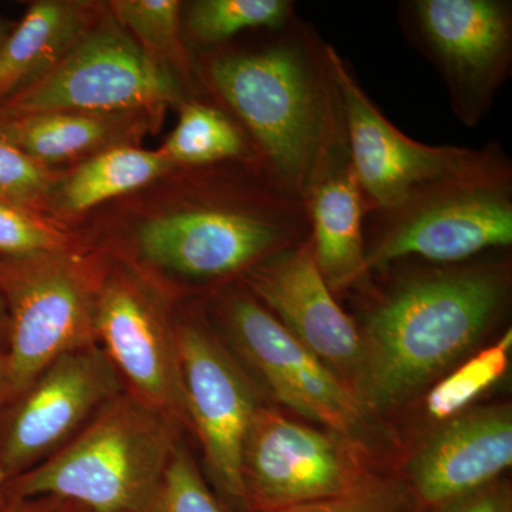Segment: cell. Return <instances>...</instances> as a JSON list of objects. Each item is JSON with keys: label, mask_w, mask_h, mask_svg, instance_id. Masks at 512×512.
Returning <instances> with one entry per match:
<instances>
[{"label": "cell", "mask_w": 512, "mask_h": 512, "mask_svg": "<svg viewBox=\"0 0 512 512\" xmlns=\"http://www.w3.org/2000/svg\"><path fill=\"white\" fill-rule=\"evenodd\" d=\"M215 94L247 128L275 187L306 205L319 184L349 165L345 107L329 46L286 28L272 45L214 57Z\"/></svg>", "instance_id": "6da1fadb"}, {"label": "cell", "mask_w": 512, "mask_h": 512, "mask_svg": "<svg viewBox=\"0 0 512 512\" xmlns=\"http://www.w3.org/2000/svg\"><path fill=\"white\" fill-rule=\"evenodd\" d=\"M507 269L473 266L407 276L367 311L357 399L370 416L427 392L480 345L507 306Z\"/></svg>", "instance_id": "7a4b0ae2"}, {"label": "cell", "mask_w": 512, "mask_h": 512, "mask_svg": "<svg viewBox=\"0 0 512 512\" xmlns=\"http://www.w3.org/2000/svg\"><path fill=\"white\" fill-rule=\"evenodd\" d=\"M185 430L123 392L55 456L6 483V500L53 497L90 512H144Z\"/></svg>", "instance_id": "3957f363"}, {"label": "cell", "mask_w": 512, "mask_h": 512, "mask_svg": "<svg viewBox=\"0 0 512 512\" xmlns=\"http://www.w3.org/2000/svg\"><path fill=\"white\" fill-rule=\"evenodd\" d=\"M311 235L306 205L271 187L254 201H202L150 218L136 231L138 258L192 282L241 278Z\"/></svg>", "instance_id": "277c9868"}, {"label": "cell", "mask_w": 512, "mask_h": 512, "mask_svg": "<svg viewBox=\"0 0 512 512\" xmlns=\"http://www.w3.org/2000/svg\"><path fill=\"white\" fill-rule=\"evenodd\" d=\"M103 266L70 251L0 258L8 313L0 406L18 397L50 363L97 345L96 302Z\"/></svg>", "instance_id": "5b68a950"}, {"label": "cell", "mask_w": 512, "mask_h": 512, "mask_svg": "<svg viewBox=\"0 0 512 512\" xmlns=\"http://www.w3.org/2000/svg\"><path fill=\"white\" fill-rule=\"evenodd\" d=\"M383 222L366 247L367 272L404 258L458 264L487 249L512 244L511 167L507 160L481 173L414 192Z\"/></svg>", "instance_id": "8992f818"}, {"label": "cell", "mask_w": 512, "mask_h": 512, "mask_svg": "<svg viewBox=\"0 0 512 512\" xmlns=\"http://www.w3.org/2000/svg\"><path fill=\"white\" fill-rule=\"evenodd\" d=\"M222 342L262 394L323 429L365 441L370 414L348 384L244 288L214 303Z\"/></svg>", "instance_id": "52a82bcc"}, {"label": "cell", "mask_w": 512, "mask_h": 512, "mask_svg": "<svg viewBox=\"0 0 512 512\" xmlns=\"http://www.w3.org/2000/svg\"><path fill=\"white\" fill-rule=\"evenodd\" d=\"M377 474L365 441L291 419L265 403L242 447L245 512H279L336 497Z\"/></svg>", "instance_id": "ba28073f"}, {"label": "cell", "mask_w": 512, "mask_h": 512, "mask_svg": "<svg viewBox=\"0 0 512 512\" xmlns=\"http://www.w3.org/2000/svg\"><path fill=\"white\" fill-rule=\"evenodd\" d=\"M180 97L174 70L138 45L116 19L103 20L45 76L8 97L0 117L47 111L144 114Z\"/></svg>", "instance_id": "9c48e42d"}, {"label": "cell", "mask_w": 512, "mask_h": 512, "mask_svg": "<svg viewBox=\"0 0 512 512\" xmlns=\"http://www.w3.org/2000/svg\"><path fill=\"white\" fill-rule=\"evenodd\" d=\"M96 340L127 393L188 431L177 316L150 275L126 264L103 266Z\"/></svg>", "instance_id": "30bf717a"}, {"label": "cell", "mask_w": 512, "mask_h": 512, "mask_svg": "<svg viewBox=\"0 0 512 512\" xmlns=\"http://www.w3.org/2000/svg\"><path fill=\"white\" fill-rule=\"evenodd\" d=\"M177 340L188 431L214 490L234 512H245L242 447L264 394L204 316H177Z\"/></svg>", "instance_id": "8fae6325"}, {"label": "cell", "mask_w": 512, "mask_h": 512, "mask_svg": "<svg viewBox=\"0 0 512 512\" xmlns=\"http://www.w3.org/2000/svg\"><path fill=\"white\" fill-rule=\"evenodd\" d=\"M329 59L345 107L349 165L367 211L394 210L429 185L481 173L505 161L495 150L427 146L407 137L377 109L332 46Z\"/></svg>", "instance_id": "7c38bea8"}, {"label": "cell", "mask_w": 512, "mask_h": 512, "mask_svg": "<svg viewBox=\"0 0 512 512\" xmlns=\"http://www.w3.org/2000/svg\"><path fill=\"white\" fill-rule=\"evenodd\" d=\"M123 392L99 345L60 356L0 406V470L9 481L55 456Z\"/></svg>", "instance_id": "4fadbf2b"}, {"label": "cell", "mask_w": 512, "mask_h": 512, "mask_svg": "<svg viewBox=\"0 0 512 512\" xmlns=\"http://www.w3.org/2000/svg\"><path fill=\"white\" fill-rule=\"evenodd\" d=\"M416 35L446 80L458 119L474 126L507 79L512 56L510 5L498 0H417Z\"/></svg>", "instance_id": "5bb4252c"}, {"label": "cell", "mask_w": 512, "mask_h": 512, "mask_svg": "<svg viewBox=\"0 0 512 512\" xmlns=\"http://www.w3.org/2000/svg\"><path fill=\"white\" fill-rule=\"evenodd\" d=\"M241 281L353 392L363 352L359 325L343 311L320 274L309 239L252 266Z\"/></svg>", "instance_id": "9a60e30c"}, {"label": "cell", "mask_w": 512, "mask_h": 512, "mask_svg": "<svg viewBox=\"0 0 512 512\" xmlns=\"http://www.w3.org/2000/svg\"><path fill=\"white\" fill-rule=\"evenodd\" d=\"M511 466V406L490 404L436 424L399 476L419 507L436 510L500 480Z\"/></svg>", "instance_id": "2e32d148"}, {"label": "cell", "mask_w": 512, "mask_h": 512, "mask_svg": "<svg viewBox=\"0 0 512 512\" xmlns=\"http://www.w3.org/2000/svg\"><path fill=\"white\" fill-rule=\"evenodd\" d=\"M306 210L313 258L330 291L359 284L369 275L363 234L367 208L350 165L316 187Z\"/></svg>", "instance_id": "e0dca14e"}, {"label": "cell", "mask_w": 512, "mask_h": 512, "mask_svg": "<svg viewBox=\"0 0 512 512\" xmlns=\"http://www.w3.org/2000/svg\"><path fill=\"white\" fill-rule=\"evenodd\" d=\"M92 6L39 0L0 46V100L45 76L93 26Z\"/></svg>", "instance_id": "ac0fdd59"}, {"label": "cell", "mask_w": 512, "mask_h": 512, "mask_svg": "<svg viewBox=\"0 0 512 512\" xmlns=\"http://www.w3.org/2000/svg\"><path fill=\"white\" fill-rule=\"evenodd\" d=\"M144 114L47 111L0 117V138L46 167L124 146L126 137L140 130Z\"/></svg>", "instance_id": "d6986e66"}, {"label": "cell", "mask_w": 512, "mask_h": 512, "mask_svg": "<svg viewBox=\"0 0 512 512\" xmlns=\"http://www.w3.org/2000/svg\"><path fill=\"white\" fill-rule=\"evenodd\" d=\"M160 150L116 146L84 160L63 181L59 190L60 207L70 214L92 210L144 187L173 168Z\"/></svg>", "instance_id": "ffe728a7"}, {"label": "cell", "mask_w": 512, "mask_h": 512, "mask_svg": "<svg viewBox=\"0 0 512 512\" xmlns=\"http://www.w3.org/2000/svg\"><path fill=\"white\" fill-rule=\"evenodd\" d=\"M248 148L241 128L224 111L192 101L184 104L177 126L160 153L174 167H204L247 158Z\"/></svg>", "instance_id": "44dd1931"}, {"label": "cell", "mask_w": 512, "mask_h": 512, "mask_svg": "<svg viewBox=\"0 0 512 512\" xmlns=\"http://www.w3.org/2000/svg\"><path fill=\"white\" fill-rule=\"evenodd\" d=\"M512 345L511 329L490 348L483 349L429 387L424 412L434 424L466 412L478 397L507 373Z\"/></svg>", "instance_id": "7402d4cb"}, {"label": "cell", "mask_w": 512, "mask_h": 512, "mask_svg": "<svg viewBox=\"0 0 512 512\" xmlns=\"http://www.w3.org/2000/svg\"><path fill=\"white\" fill-rule=\"evenodd\" d=\"M293 18L288 0H200L188 10L187 28L198 42L218 45L249 29L281 32Z\"/></svg>", "instance_id": "603a6c76"}, {"label": "cell", "mask_w": 512, "mask_h": 512, "mask_svg": "<svg viewBox=\"0 0 512 512\" xmlns=\"http://www.w3.org/2000/svg\"><path fill=\"white\" fill-rule=\"evenodd\" d=\"M114 19L170 69L187 72V50L181 39V3L177 0H117L111 2Z\"/></svg>", "instance_id": "cb8c5ba5"}, {"label": "cell", "mask_w": 512, "mask_h": 512, "mask_svg": "<svg viewBox=\"0 0 512 512\" xmlns=\"http://www.w3.org/2000/svg\"><path fill=\"white\" fill-rule=\"evenodd\" d=\"M144 512H234L210 487L184 439L178 443Z\"/></svg>", "instance_id": "d4e9b609"}, {"label": "cell", "mask_w": 512, "mask_h": 512, "mask_svg": "<svg viewBox=\"0 0 512 512\" xmlns=\"http://www.w3.org/2000/svg\"><path fill=\"white\" fill-rule=\"evenodd\" d=\"M419 507L399 474H377L349 493L279 512H412Z\"/></svg>", "instance_id": "484cf974"}, {"label": "cell", "mask_w": 512, "mask_h": 512, "mask_svg": "<svg viewBox=\"0 0 512 512\" xmlns=\"http://www.w3.org/2000/svg\"><path fill=\"white\" fill-rule=\"evenodd\" d=\"M64 251H70L64 232L37 218L35 212L0 200V258H32Z\"/></svg>", "instance_id": "4316f807"}, {"label": "cell", "mask_w": 512, "mask_h": 512, "mask_svg": "<svg viewBox=\"0 0 512 512\" xmlns=\"http://www.w3.org/2000/svg\"><path fill=\"white\" fill-rule=\"evenodd\" d=\"M53 187L45 165L0 138V200L32 211Z\"/></svg>", "instance_id": "83f0119b"}, {"label": "cell", "mask_w": 512, "mask_h": 512, "mask_svg": "<svg viewBox=\"0 0 512 512\" xmlns=\"http://www.w3.org/2000/svg\"><path fill=\"white\" fill-rule=\"evenodd\" d=\"M431 512H512V487L503 477Z\"/></svg>", "instance_id": "f1b7e54d"}, {"label": "cell", "mask_w": 512, "mask_h": 512, "mask_svg": "<svg viewBox=\"0 0 512 512\" xmlns=\"http://www.w3.org/2000/svg\"><path fill=\"white\" fill-rule=\"evenodd\" d=\"M73 504L53 497L25 498V500H6L0 512H70Z\"/></svg>", "instance_id": "f546056e"}, {"label": "cell", "mask_w": 512, "mask_h": 512, "mask_svg": "<svg viewBox=\"0 0 512 512\" xmlns=\"http://www.w3.org/2000/svg\"><path fill=\"white\" fill-rule=\"evenodd\" d=\"M5 369V349H0V400H2L3 386H5ZM6 483H8V478H6L3 471L0 470V511H2V508L5 507L6 504Z\"/></svg>", "instance_id": "4dcf8cb0"}, {"label": "cell", "mask_w": 512, "mask_h": 512, "mask_svg": "<svg viewBox=\"0 0 512 512\" xmlns=\"http://www.w3.org/2000/svg\"><path fill=\"white\" fill-rule=\"evenodd\" d=\"M6 339H8V313H6L5 302L0 296V349L6 348Z\"/></svg>", "instance_id": "1f68e13d"}, {"label": "cell", "mask_w": 512, "mask_h": 512, "mask_svg": "<svg viewBox=\"0 0 512 512\" xmlns=\"http://www.w3.org/2000/svg\"><path fill=\"white\" fill-rule=\"evenodd\" d=\"M10 29L8 26V23L5 22V20L0 19V46H2V43L5 42L6 37L9 36Z\"/></svg>", "instance_id": "d6a6232c"}, {"label": "cell", "mask_w": 512, "mask_h": 512, "mask_svg": "<svg viewBox=\"0 0 512 512\" xmlns=\"http://www.w3.org/2000/svg\"><path fill=\"white\" fill-rule=\"evenodd\" d=\"M70 512H90V511L84 510V508L79 507V505L73 504L72 511H70Z\"/></svg>", "instance_id": "836d02e7"}, {"label": "cell", "mask_w": 512, "mask_h": 512, "mask_svg": "<svg viewBox=\"0 0 512 512\" xmlns=\"http://www.w3.org/2000/svg\"><path fill=\"white\" fill-rule=\"evenodd\" d=\"M412 512H431L430 510H426V508L417 507L414 508Z\"/></svg>", "instance_id": "e575fe53"}]
</instances>
